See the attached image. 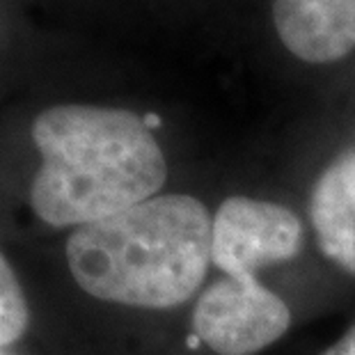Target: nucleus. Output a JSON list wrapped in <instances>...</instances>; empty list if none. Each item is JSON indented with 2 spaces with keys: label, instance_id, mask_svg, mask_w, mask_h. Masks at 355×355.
Here are the masks:
<instances>
[{
  "label": "nucleus",
  "instance_id": "nucleus-1",
  "mask_svg": "<svg viewBox=\"0 0 355 355\" xmlns=\"http://www.w3.org/2000/svg\"><path fill=\"white\" fill-rule=\"evenodd\" d=\"M33 140L42 168L35 214L53 227L103 220L156 198L168 179L163 149L135 112L64 103L37 115Z\"/></svg>",
  "mask_w": 355,
  "mask_h": 355
},
{
  "label": "nucleus",
  "instance_id": "nucleus-2",
  "mask_svg": "<svg viewBox=\"0 0 355 355\" xmlns=\"http://www.w3.org/2000/svg\"><path fill=\"white\" fill-rule=\"evenodd\" d=\"M207 207L193 195H156L103 220L83 225L67 241L76 284L108 303L168 309L191 300L211 263Z\"/></svg>",
  "mask_w": 355,
  "mask_h": 355
},
{
  "label": "nucleus",
  "instance_id": "nucleus-3",
  "mask_svg": "<svg viewBox=\"0 0 355 355\" xmlns=\"http://www.w3.org/2000/svg\"><path fill=\"white\" fill-rule=\"evenodd\" d=\"M291 326L282 298L259 279L223 277L202 291L193 309V332L218 355H254Z\"/></svg>",
  "mask_w": 355,
  "mask_h": 355
},
{
  "label": "nucleus",
  "instance_id": "nucleus-4",
  "mask_svg": "<svg viewBox=\"0 0 355 355\" xmlns=\"http://www.w3.org/2000/svg\"><path fill=\"white\" fill-rule=\"evenodd\" d=\"M303 250V223L291 209L252 198H227L211 225V263L225 277L252 279L270 263Z\"/></svg>",
  "mask_w": 355,
  "mask_h": 355
},
{
  "label": "nucleus",
  "instance_id": "nucleus-5",
  "mask_svg": "<svg viewBox=\"0 0 355 355\" xmlns=\"http://www.w3.org/2000/svg\"><path fill=\"white\" fill-rule=\"evenodd\" d=\"M279 42L298 60L337 62L355 51V0H273Z\"/></svg>",
  "mask_w": 355,
  "mask_h": 355
},
{
  "label": "nucleus",
  "instance_id": "nucleus-6",
  "mask_svg": "<svg viewBox=\"0 0 355 355\" xmlns=\"http://www.w3.org/2000/svg\"><path fill=\"white\" fill-rule=\"evenodd\" d=\"M309 216L321 252L355 275V149L323 170L314 186Z\"/></svg>",
  "mask_w": 355,
  "mask_h": 355
},
{
  "label": "nucleus",
  "instance_id": "nucleus-7",
  "mask_svg": "<svg viewBox=\"0 0 355 355\" xmlns=\"http://www.w3.org/2000/svg\"><path fill=\"white\" fill-rule=\"evenodd\" d=\"M28 328V305L24 289L5 257L0 254V346L12 344Z\"/></svg>",
  "mask_w": 355,
  "mask_h": 355
},
{
  "label": "nucleus",
  "instance_id": "nucleus-8",
  "mask_svg": "<svg viewBox=\"0 0 355 355\" xmlns=\"http://www.w3.org/2000/svg\"><path fill=\"white\" fill-rule=\"evenodd\" d=\"M321 355H355V323Z\"/></svg>",
  "mask_w": 355,
  "mask_h": 355
},
{
  "label": "nucleus",
  "instance_id": "nucleus-9",
  "mask_svg": "<svg viewBox=\"0 0 355 355\" xmlns=\"http://www.w3.org/2000/svg\"><path fill=\"white\" fill-rule=\"evenodd\" d=\"M0 355H3V353H0Z\"/></svg>",
  "mask_w": 355,
  "mask_h": 355
}]
</instances>
